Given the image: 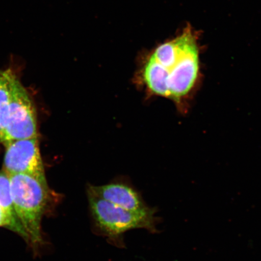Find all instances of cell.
Returning <instances> with one entry per match:
<instances>
[{"label":"cell","mask_w":261,"mask_h":261,"mask_svg":"<svg viewBox=\"0 0 261 261\" xmlns=\"http://www.w3.org/2000/svg\"><path fill=\"white\" fill-rule=\"evenodd\" d=\"M199 51L191 28L156 47L146 58L142 78L150 92L178 102L197 81Z\"/></svg>","instance_id":"obj_1"},{"label":"cell","mask_w":261,"mask_h":261,"mask_svg":"<svg viewBox=\"0 0 261 261\" xmlns=\"http://www.w3.org/2000/svg\"><path fill=\"white\" fill-rule=\"evenodd\" d=\"M15 211L29 238L38 246L42 242L41 220L50 200L45 177L28 174L9 175Z\"/></svg>","instance_id":"obj_2"},{"label":"cell","mask_w":261,"mask_h":261,"mask_svg":"<svg viewBox=\"0 0 261 261\" xmlns=\"http://www.w3.org/2000/svg\"><path fill=\"white\" fill-rule=\"evenodd\" d=\"M89 207L93 226L97 232L111 240L120 239L123 233L134 228L156 231L155 210L143 212L124 210L88 192Z\"/></svg>","instance_id":"obj_3"},{"label":"cell","mask_w":261,"mask_h":261,"mask_svg":"<svg viewBox=\"0 0 261 261\" xmlns=\"http://www.w3.org/2000/svg\"><path fill=\"white\" fill-rule=\"evenodd\" d=\"M38 137L37 118L35 108L30 96L16 74L13 81L4 138L5 145L14 140Z\"/></svg>","instance_id":"obj_4"},{"label":"cell","mask_w":261,"mask_h":261,"mask_svg":"<svg viewBox=\"0 0 261 261\" xmlns=\"http://www.w3.org/2000/svg\"><path fill=\"white\" fill-rule=\"evenodd\" d=\"M3 170L9 175L28 174L45 177L38 137L6 144Z\"/></svg>","instance_id":"obj_5"},{"label":"cell","mask_w":261,"mask_h":261,"mask_svg":"<svg viewBox=\"0 0 261 261\" xmlns=\"http://www.w3.org/2000/svg\"><path fill=\"white\" fill-rule=\"evenodd\" d=\"M88 192L124 210L143 212L151 208L147 206L135 189L123 182H112L99 187L91 186Z\"/></svg>","instance_id":"obj_6"},{"label":"cell","mask_w":261,"mask_h":261,"mask_svg":"<svg viewBox=\"0 0 261 261\" xmlns=\"http://www.w3.org/2000/svg\"><path fill=\"white\" fill-rule=\"evenodd\" d=\"M16 73L14 67L11 65L5 70L0 69V142L4 138L7 122L13 81Z\"/></svg>","instance_id":"obj_7"},{"label":"cell","mask_w":261,"mask_h":261,"mask_svg":"<svg viewBox=\"0 0 261 261\" xmlns=\"http://www.w3.org/2000/svg\"><path fill=\"white\" fill-rule=\"evenodd\" d=\"M0 206L12 217L18 220L12 200L10 176L3 169L0 171Z\"/></svg>","instance_id":"obj_8"}]
</instances>
